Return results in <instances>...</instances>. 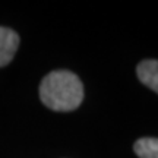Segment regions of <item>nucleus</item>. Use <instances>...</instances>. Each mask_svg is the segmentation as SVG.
Wrapping results in <instances>:
<instances>
[{
	"instance_id": "nucleus-1",
	"label": "nucleus",
	"mask_w": 158,
	"mask_h": 158,
	"mask_svg": "<svg viewBox=\"0 0 158 158\" xmlns=\"http://www.w3.org/2000/svg\"><path fill=\"white\" fill-rule=\"evenodd\" d=\"M40 98L53 111H73L84 101V84L70 70H53L40 84Z\"/></svg>"
},
{
	"instance_id": "nucleus-2",
	"label": "nucleus",
	"mask_w": 158,
	"mask_h": 158,
	"mask_svg": "<svg viewBox=\"0 0 158 158\" xmlns=\"http://www.w3.org/2000/svg\"><path fill=\"white\" fill-rule=\"evenodd\" d=\"M19 47V35L10 28L0 27V68H5L13 60Z\"/></svg>"
},
{
	"instance_id": "nucleus-3",
	"label": "nucleus",
	"mask_w": 158,
	"mask_h": 158,
	"mask_svg": "<svg viewBox=\"0 0 158 158\" xmlns=\"http://www.w3.org/2000/svg\"><path fill=\"white\" fill-rule=\"evenodd\" d=\"M136 75L147 88L158 94V60L147 59L139 62L136 66Z\"/></svg>"
},
{
	"instance_id": "nucleus-4",
	"label": "nucleus",
	"mask_w": 158,
	"mask_h": 158,
	"mask_svg": "<svg viewBox=\"0 0 158 158\" xmlns=\"http://www.w3.org/2000/svg\"><path fill=\"white\" fill-rule=\"evenodd\" d=\"M133 152L139 158H158V138H139L133 143Z\"/></svg>"
}]
</instances>
